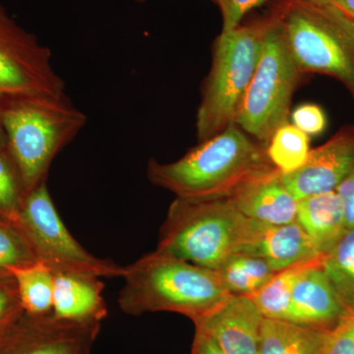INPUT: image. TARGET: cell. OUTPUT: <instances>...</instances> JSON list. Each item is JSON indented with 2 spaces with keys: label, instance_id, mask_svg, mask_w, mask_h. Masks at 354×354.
<instances>
[{
  "label": "cell",
  "instance_id": "1",
  "mask_svg": "<svg viewBox=\"0 0 354 354\" xmlns=\"http://www.w3.org/2000/svg\"><path fill=\"white\" fill-rule=\"evenodd\" d=\"M272 165L266 148L232 124L206 141L199 142L176 162L151 160L147 176L153 185L178 199L209 201L230 198L242 183Z\"/></svg>",
  "mask_w": 354,
  "mask_h": 354
},
{
  "label": "cell",
  "instance_id": "2",
  "mask_svg": "<svg viewBox=\"0 0 354 354\" xmlns=\"http://www.w3.org/2000/svg\"><path fill=\"white\" fill-rule=\"evenodd\" d=\"M122 278L118 305L133 316L174 312L195 322L232 295L213 270L158 251L127 266Z\"/></svg>",
  "mask_w": 354,
  "mask_h": 354
},
{
  "label": "cell",
  "instance_id": "3",
  "mask_svg": "<svg viewBox=\"0 0 354 354\" xmlns=\"http://www.w3.org/2000/svg\"><path fill=\"white\" fill-rule=\"evenodd\" d=\"M0 123L28 194L46 183L51 162L85 127L87 116L67 97L0 99Z\"/></svg>",
  "mask_w": 354,
  "mask_h": 354
},
{
  "label": "cell",
  "instance_id": "4",
  "mask_svg": "<svg viewBox=\"0 0 354 354\" xmlns=\"http://www.w3.org/2000/svg\"><path fill=\"white\" fill-rule=\"evenodd\" d=\"M250 218L228 198L188 201L176 198L160 228L156 251L216 271L239 252Z\"/></svg>",
  "mask_w": 354,
  "mask_h": 354
},
{
  "label": "cell",
  "instance_id": "5",
  "mask_svg": "<svg viewBox=\"0 0 354 354\" xmlns=\"http://www.w3.org/2000/svg\"><path fill=\"white\" fill-rule=\"evenodd\" d=\"M266 26L267 23L239 26L221 32L216 39L211 69L197 109L199 142L234 124L242 97L259 62Z\"/></svg>",
  "mask_w": 354,
  "mask_h": 354
},
{
  "label": "cell",
  "instance_id": "6",
  "mask_svg": "<svg viewBox=\"0 0 354 354\" xmlns=\"http://www.w3.org/2000/svg\"><path fill=\"white\" fill-rule=\"evenodd\" d=\"M299 73L281 19L267 22L259 62L234 124L267 145L279 127L290 123L291 99Z\"/></svg>",
  "mask_w": 354,
  "mask_h": 354
},
{
  "label": "cell",
  "instance_id": "7",
  "mask_svg": "<svg viewBox=\"0 0 354 354\" xmlns=\"http://www.w3.org/2000/svg\"><path fill=\"white\" fill-rule=\"evenodd\" d=\"M37 258L53 274L122 278L125 267L88 253L72 236L58 215L46 183L28 193L15 223Z\"/></svg>",
  "mask_w": 354,
  "mask_h": 354
},
{
  "label": "cell",
  "instance_id": "8",
  "mask_svg": "<svg viewBox=\"0 0 354 354\" xmlns=\"http://www.w3.org/2000/svg\"><path fill=\"white\" fill-rule=\"evenodd\" d=\"M299 71L337 77L354 92V46L329 24L312 0L291 2L281 19Z\"/></svg>",
  "mask_w": 354,
  "mask_h": 354
},
{
  "label": "cell",
  "instance_id": "9",
  "mask_svg": "<svg viewBox=\"0 0 354 354\" xmlns=\"http://www.w3.org/2000/svg\"><path fill=\"white\" fill-rule=\"evenodd\" d=\"M65 97L50 48L0 6V99Z\"/></svg>",
  "mask_w": 354,
  "mask_h": 354
},
{
  "label": "cell",
  "instance_id": "10",
  "mask_svg": "<svg viewBox=\"0 0 354 354\" xmlns=\"http://www.w3.org/2000/svg\"><path fill=\"white\" fill-rule=\"evenodd\" d=\"M101 328L22 310L0 328V354H92Z\"/></svg>",
  "mask_w": 354,
  "mask_h": 354
},
{
  "label": "cell",
  "instance_id": "11",
  "mask_svg": "<svg viewBox=\"0 0 354 354\" xmlns=\"http://www.w3.org/2000/svg\"><path fill=\"white\" fill-rule=\"evenodd\" d=\"M353 169L354 131L346 130L310 150L306 162L299 169L281 176L286 187L298 201L337 189Z\"/></svg>",
  "mask_w": 354,
  "mask_h": 354
},
{
  "label": "cell",
  "instance_id": "12",
  "mask_svg": "<svg viewBox=\"0 0 354 354\" xmlns=\"http://www.w3.org/2000/svg\"><path fill=\"white\" fill-rule=\"evenodd\" d=\"M264 317L252 299L230 295L195 321V329L211 337L225 354H258Z\"/></svg>",
  "mask_w": 354,
  "mask_h": 354
},
{
  "label": "cell",
  "instance_id": "13",
  "mask_svg": "<svg viewBox=\"0 0 354 354\" xmlns=\"http://www.w3.org/2000/svg\"><path fill=\"white\" fill-rule=\"evenodd\" d=\"M239 253L263 258L278 272L324 258L297 221L265 225L250 220L245 241Z\"/></svg>",
  "mask_w": 354,
  "mask_h": 354
},
{
  "label": "cell",
  "instance_id": "14",
  "mask_svg": "<svg viewBox=\"0 0 354 354\" xmlns=\"http://www.w3.org/2000/svg\"><path fill=\"white\" fill-rule=\"evenodd\" d=\"M274 165L254 174L228 198L239 213L265 225L297 221V200L286 187Z\"/></svg>",
  "mask_w": 354,
  "mask_h": 354
},
{
  "label": "cell",
  "instance_id": "15",
  "mask_svg": "<svg viewBox=\"0 0 354 354\" xmlns=\"http://www.w3.org/2000/svg\"><path fill=\"white\" fill-rule=\"evenodd\" d=\"M322 261L305 266L291 288V322L316 328L333 329L346 310L324 271Z\"/></svg>",
  "mask_w": 354,
  "mask_h": 354
},
{
  "label": "cell",
  "instance_id": "16",
  "mask_svg": "<svg viewBox=\"0 0 354 354\" xmlns=\"http://www.w3.org/2000/svg\"><path fill=\"white\" fill-rule=\"evenodd\" d=\"M104 283L100 278L55 274L53 314L75 322H102L108 316Z\"/></svg>",
  "mask_w": 354,
  "mask_h": 354
},
{
  "label": "cell",
  "instance_id": "17",
  "mask_svg": "<svg viewBox=\"0 0 354 354\" xmlns=\"http://www.w3.org/2000/svg\"><path fill=\"white\" fill-rule=\"evenodd\" d=\"M297 221L323 256L334 248L348 228L335 190L298 200Z\"/></svg>",
  "mask_w": 354,
  "mask_h": 354
},
{
  "label": "cell",
  "instance_id": "18",
  "mask_svg": "<svg viewBox=\"0 0 354 354\" xmlns=\"http://www.w3.org/2000/svg\"><path fill=\"white\" fill-rule=\"evenodd\" d=\"M329 330L264 318L258 354H321Z\"/></svg>",
  "mask_w": 354,
  "mask_h": 354
},
{
  "label": "cell",
  "instance_id": "19",
  "mask_svg": "<svg viewBox=\"0 0 354 354\" xmlns=\"http://www.w3.org/2000/svg\"><path fill=\"white\" fill-rule=\"evenodd\" d=\"M215 272L230 295L249 297L278 274L263 258L241 253L230 256Z\"/></svg>",
  "mask_w": 354,
  "mask_h": 354
},
{
  "label": "cell",
  "instance_id": "20",
  "mask_svg": "<svg viewBox=\"0 0 354 354\" xmlns=\"http://www.w3.org/2000/svg\"><path fill=\"white\" fill-rule=\"evenodd\" d=\"M17 288L20 304L34 316L53 314L55 274L41 261L10 271Z\"/></svg>",
  "mask_w": 354,
  "mask_h": 354
},
{
  "label": "cell",
  "instance_id": "21",
  "mask_svg": "<svg viewBox=\"0 0 354 354\" xmlns=\"http://www.w3.org/2000/svg\"><path fill=\"white\" fill-rule=\"evenodd\" d=\"M323 269L348 311H354V227L346 228L323 258Z\"/></svg>",
  "mask_w": 354,
  "mask_h": 354
},
{
  "label": "cell",
  "instance_id": "22",
  "mask_svg": "<svg viewBox=\"0 0 354 354\" xmlns=\"http://www.w3.org/2000/svg\"><path fill=\"white\" fill-rule=\"evenodd\" d=\"M271 164L283 174L297 171L306 162L310 153L309 136L288 123L272 134L265 146Z\"/></svg>",
  "mask_w": 354,
  "mask_h": 354
},
{
  "label": "cell",
  "instance_id": "23",
  "mask_svg": "<svg viewBox=\"0 0 354 354\" xmlns=\"http://www.w3.org/2000/svg\"><path fill=\"white\" fill-rule=\"evenodd\" d=\"M306 265L308 264L279 272L267 285L250 297L264 318L291 322V288L297 274Z\"/></svg>",
  "mask_w": 354,
  "mask_h": 354
},
{
  "label": "cell",
  "instance_id": "24",
  "mask_svg": "<svg viewBox=\"0 0 354 354\" xmlns=\"http://www.w3.org/2000/svg\"><path fill=\"white\" fill-rule=\"evenodd\" d=\"M27 196L22 178L8 150L0 151V216L16 223Z\"/></svg>",
  "mask_w": 354,
  "mask_h": 354
},
{
  "label": "cell",
  "instance_id": "25",
  "mask_svg": "<svg viewBox=\"0 0 354 354\" xmlns=\"http://www.w3.org/2000/svg\"><path fill=\"white\" fill-rule=\"evenodd\" d=\"M38 260L29 241L15 223H0V272L34 264Z\"/></svg>",
  "mask_w": 354,
  "mask_h": 354
},
{
  "label": "cell",
  "instance_id": "26",
  "mask_svg": "<svg viewBox=\"0 0 354 354\" xmlns=\"http://www.w3.org/2000/svg\"><path fill=\"white\" fill-rule=\"evenodd\" d=\"M321 354H354V311L346 312L328 332Z\"/></svg>",
  "mask_w": 354,
  "mask_h": 354
},
{
  "label": "cell",
  "instance_id": "27",
  "mask_svg": "<svg viewBox=\"0 0 354 354\" xmlns=\"http://www.w3.org/2000/svg\"><path fill=\"white\" fill-rule=\"evenodd\" d=\"M290 116L292 124L308 136L320 134L327 125L325 113L317 104H301L293 111Z\"/></svg>",
  "mask_w": 354,
  "mask_h": 354
},
{
  "label": "cell",
  "instance_id": "28",
  "mask_svg": "<svg viewBox=\"0 0 354 354\" xmlns=\"http://www.w3.org/2000/svg\"><path fill=\"white\" fill-rule=\"evenodd\" d=\"M265 0H221L223 31L227 32L241 26V20L249 11L261 6Z\"/></svg>",
  "mask_w": 354,
  "mask_h": 354
},
{
  "label": "cell",
  "instance_id": "29",
  "mask_svg": "<svg viewBox=\"0 0 354 354\" xmlns=\"http://www.w3.org/2000/svg\"><path fill=\"white\" fill-rule=\"evenodd\" d=\"M17 288L10 274L0 279V328L22 311Z\"/></svg>",
  "mask_w": 354,
  "mask_h": 354
},
{
  "label": "cell",
  "instance_id": "30",
  "mask_svg": "<svg viewBox=\"0 0 354 354\" xmlns=\"http://www.w3.org/2000/svg\"><path fill=\"white\" fill-rule=\"evenodd\" d=\"M344 208L346 227H354V169L348 174L337 189Z\"/></svg>",
  "mask_w": 354,
  "mask_h": 354
},
{
  "label": "cell",
  "instance_id": "31",
  "mask_svg": "<svg viewBox=\"0 0 354 354\" xmlns=\"http://www.w3.org/2000/svg\"><path fill=\"white\" fill-rule=\"evenodd\" d=\"M192 354H225L216 342L202 330H195Z\"/></svg>",
  "mask_w": 354,
  "mask_h": 354
},
{
  "label": "cell",
  "instance_id": "32",
  "mask_svg": "<svg viewBox=\"0 0 354 354\" xmlns=\"http://www.w3.org/2000/svg\"><path fill=\"white\" fill-rule=\"evenodd\" d=\"M339 9L342 12L354 18V0H341Z\"/></svg>",
  "mask_w": 354,
  "mask_h": 354
},
{
  "label": "cell",
  "instance_id": "33",
  "mask_svg": "<svg viewBox=\"0 0 354 354\" xmlns=\"http://www.w3.org/2000/svg\"><path fill=\"white\" fill-rule=\"evenodd\" d=\"M7 148V138L6 132H4L3 127L0 123V151L4 150Z\"/></svg>",
  "mask_w": 354,
  "mask_h": 354
},
{
  "label": "cell",
  "instance_id": "34",
  "mask_svg": "<svg viewBox=\"0 0 354 354\" xmlns=\"http://www.w3.org/2000/svg\"><path fill=\"white\" fill-rule=\"evenodd\" d=\"M312 1L318 2V3L327 4V6H335L339 9V2H341V0H312Z\"/></svg>",
  "mask_w": 354,
  "mask_h": 354
},
{
  "label": "cell",
  "instance_id": "35",
  "mask_svg": "<svg viewBox=\"0 0 354 354\" xmlns=\"http://www.w3.org/2000/svg\"><path fill=\"white\" fill-rule=\"evenodd\" d=\"M214 2H216V4H218V6H220L221 0H213Z\"/></svg>",
  "mask_w": 354,
  "mask_h": 354
},
{
  "label": "cell",
  "instance_id": "36",
  "mask_svg": "<svg viewBox=\"0 0 354 354\" xmlns=\"http://www.w3.org/2000/svg\"><path fill=\"white\" fill-rule=\"evenodd\" d=\"M137 1H139V2H144V1H146V0H137Z\"/></svg>",
  "mask_w": 354,
  "mask_h": 354
}]
</instances>
